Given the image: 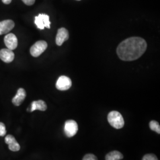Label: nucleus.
<instances>
[{
    "label": "nucleus",
    "instance_id": "f257e3e1",
    "mask_svg": "<svg viewBox=\"0 0 160 160\" xmlns=\"http://www.w3.org/2000/svg\"><path fill=\"white\" fill-rule=\"evenodd\" d=\"M147 48L146 41L141 38L132 37L122 42L117 48V54L121 60L132 61L141 57Z\"/></svg>",
    "mask_w": 160,
    "mask_h": 160
},
{
    "label": "nucleus",
    "instance_id": "f03ea898",
    "mask_svg": "<svg viewBox=\"0 0 160 160\" xmlns=\"http://www.w3.org/2000/svg\"><path fill=\"white\" fill-rule=\"evenodd\" d=\"M109 124L115 129H121L125 125V121L122 115L117 111H112L108 116Z\"/></svg>",
    "mask_w": 160,
    "mask_h": 160
},
{
    "label": "nucleus",
    "instance_id": "7ed1b4c3",
    "mask_svg": "<svg viewBox=\"0 0 160 160\" xmlns=\"http://www.w3.org/2000/svg\"><path fill=\"white\" fill-rule=\"evenodd\" d=\"M48 47V43L44 40H39L36 42L30 48V53L34 57H38L44 52Z\"/></svg>",
    "mask_w": 160,
    "mask_h": 160
},
{
    "label": "nucleus",
    "instance_id": "20e7f679",
    "mask_svg": "<svg viewBox=\"0 0 160 160\" xmlns=\"http://www.w3.org/2000/svg\"><path fill=\"white\" fill-rule=\"evenodd\" d=\"M34 23L38 29L43 30L45 28L50 29L51 22L49 21V16L45 14H40L35 17Z\"/></svg>",
    "mask_w": 160,
    "mask_h": 160
},
{
    "label": "nucleus",
    "instance_id": "39448f33",
    "mask_svg": "<svg viewBox=\"0 0 160 160\" xmlns=\"http://www.w3.org/2000/svg\"><path fill=\"white\" fill-rule=\"evenodd\" d=\"M78 130L77 123L74 120H68L65 122L64 132L67 137L71 138L76 135Z\"/></svg>",
    "mask_w": 160,
    "mask_h": 160
},
{
    "label": "nucleus",
    "instance_id": "423d86ee",
    "mask_svg": "<svg viewBox=\"0 0 160 160\" xmlns=\"http://www.w3.org/2000/svg\"><path fill=\"white\" fill-rule=\"evenodd\" d=\"M72 86V81L71 79L67 76H61L56 83V87L58 90L61 91L67 90Z\"/></svg>",
    "mask_w": 160,
    "mask_h": 160
},
{
    "label": "nucleus",
    "instance_id": "0eeeda50",
    "mask_svg": "<svg viewBox=\"0 0 160 160\" xmlns=\"http://www.w3.org/2000/svg\"><path fill=\"white\" fill-rule=\"evenodd\" d=\"M4 43L7 49L10 50H14L18 45L17 37L12 33L7 34L4 38Z\"/></svg>",
    "mask_w": 160,
    "mask_h": 160
},
{
    "label": "nucleus",
    "instance_id": "6e6552de",
    "mask_svg": "<svg viewBox=\"0 0 160 160\" xmlns=\"http://www.w3.org/2000/svg\"><path fill=\"white\" fill-rule=\"evenodd\" d=\"M69 38L68 31L65 28H61L58 30L56 37V43L58 46H61L63 42Z\"/></svg>",
    "mask_w": 160,
    "mask_h": 160
},
{
    "label": "nucleus",
    "instance_id": "1a4fd4ad",
    "mask_svg": "<svg viewBox=\"0 0 160 160\" xmlns=\"http://www.w3.org/2000/svg\"><path fill=\"white\" fill-rule=\"evenodd\" d=\"M14 22L12 20H6L0 22V35L7 34L14 27Z\"/></svg>",
    "mask_w": 160,
    "mask_h": 160
},
{
    "label": "nucleus",
    "instance_id": "9d476101",
    "mask_svg": "<svg viewBox=\"0 0 160 160\" xmlns=\"http://www.w3.org/2000/svg\"><path fill=\"white\" fill-rule=\"evenodd\" d=\"M14 53L8 49L0 50V59L6 63H10L14 59Z\"/></svg>",
    "mask_w": 160,
    "mask_h": 160
},
{
    "label": "nucleus",
    "instance_id": "9b49d317",
    "mask_svg": "<svg viewBox=\"0 0 160 160\" xmlns=\"http://www.w3.org/2000/svg\"><path fill=\"white\" fill-rule=\"evenodd\" d=\"M5 142L8 145V148L12 151H18L20 149V146L12 135H8L5 138Z\"/></svg>",
    "mask_w": 160,
    "mask_h": 160
},
{
    "label": "nucleus",
    "instance_id": "f8f14e48",
    "mask_svg": "<svg viewBox=\"0 0 160 160\" xmlns=\"http://www.w3.org/2000/svg\"><path fill=\"white\" fill-rule=\"evenodd\" d=\"M26 97V92L25 90L22 88H20L17 90L16 95L13 97L12 100V102L14 105L16 106H19L20 105L22 104V103H23Z\"/></svg>",
    "mask_w": 160,
    "mask_h": 160
},
{
    "label": "nucleus",
    "instance_id": "ddd939ff",
    "mask_svg": "<svg viewBox=\"0 0 160 160\" xmlns=\"http://www.w3.org/2000/svg\"><path fill=\"white\" fill-rule=\"evenodd\" d=\"M47 109V105L46 103L43 100H38L34 101L31 104V107L30 109H28V111L30 112H32L34 110H38L40 111H45Z\"/></svg>",
    "mask_w": 160,
    "mask_h": 160
},
{
    "label": "nucleus",
    "instance_id": "4468645a",
    "mask_svg": "<svg viewBox=\"0 0 160 160\" xmlns=\"http://www.w3.org/2000/svg\"><path fill=\"white\" fill-rule=\"evenodd\" d=\"M123 158V155L118 151H113L108 153L106 156V160H120Z\"/></svg>",
    "mask_w": 160,
    "mask_h": 160
},
{
    "label": "nucleus",
    "instance_id": "2eb2a0df",
    "mask_svg": "<svg viewBox=\"0 0 160 160\" xmlns=\"http://www.w3.org/2000/svg\"><path fill=\"white\" fill-rule=\"evenodd\" d=\"M149 128L152 131H155L157 133H160V124L155 120H152L149 123Z\"/></svg>",
    "mask_w": 160,
    "mask_h": 160
},
{
    "label": "nucleus",
    "instance_id": "dca6fc26",
    "mask_svg": "<svg viewBox=\"0 0 160 160\" xmlns=\"http://www.w3.org/2000/svg\"><path fill=\"white\" fill-rule=\"evenodd\" d=\"M142 160H158L157 157L156 155L152 154H149L145 155L143 156Z\"/></svg>",
    "mask_w": 160,
    "mask_h": 160
},
{
    "label": "nucleus",
    "instance_id": "f3484780",
    "mask_svg": "<svg viewBox=\"0 0 160 160\" xmlns=\"http://www.w3.org/2000/svg\"><path fill=\"white\" fill-rule=\"evenodd\" d=\"M6 129L5 125L0 122V137H4L6 135Z\"/></svg>",
    "mask_w": 160,
    "mask_h": 160
},
{
    "label": "nucleus",
    "instance_id": "a211bd4d",
    "mask_svg": "<svg viewBox=\"0 0 160 160\" xmlns=\"http://www.w3.org/2000/svg\"><path fill=\"white\" fill-rule=\"evenodd\" d=\"M82 160H97V158L94 154H88L84 157Z\"/></svg>",
    "mask_w": 160,
    "mask_h": 160
},
{
    "label": "nucleus",
    "instance_id": "6ab92c4d",
    "mask_svg": "<svg viewBox=\"0 0 160 160\" xmlns=\"http://www.w3.org/2000/svg\"><path fill=\"white\" fill-rule=\"evenodd\" d=\"M23 2L28 5V6H32L33 4H34V2H35V0H22Z\"/></svg>",
    "mask_w": 160,
    "mask_h": 160
},
{
    "label": "nucleus",
    "instance_id": "aec40b11",
    "mask_svg": "<svg viewBox=\"0 0 160 160\" xmlns=\"http://www.w3.org/2000/svg\"><path fill=\"white\" fill-rule=\"evenodd\" d=\"M12 0H2V2L5 4H9L12 2Z\"/></svg>",
    "mask_w": 160,
    "mask_h": 160
},
{
    "label": "nucleus",
    "instance_id": "412c9836",
    "mask_svg": "<svg viewBox=\"0 0 160 160\" xmlns=\"http://www.w3.org/2000/svg\"><path fill=\"white\" fill-rule=\"evenodd\" d=\"M77 1H80V0H77Z\"/></svg>",
    "mask_w": 160,
    "mask_h": 160
}]
</instances>
